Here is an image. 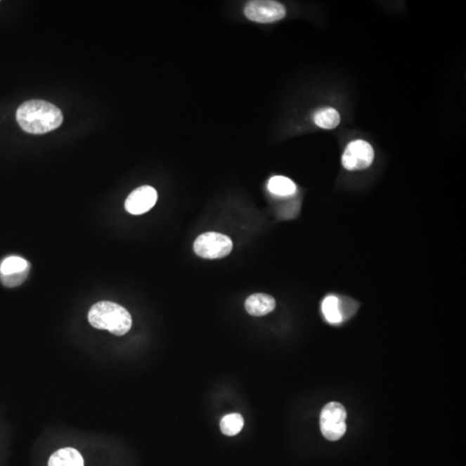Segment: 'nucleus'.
Instances as JSON below:
<instances>
[{"label":"nucleus","instance_id":"1","mask_svg":"<svg viewBox=\"0 0 466 466\" xmlns=\"http://www.w3.org/2000/svg\"><path fill=\"white\" fill-rule=\"evenodd\" d=\"M16 117L22 130L36 135L54 131L63 122L62 111L56 105L41 100L22 103L18 109Z\"/></svg>","mask_w":466,"mask_h":466},{"label":"nucleus","instance_id":"2","mask_svg":"<svg viewBox=\"0 0 466 466\" xmlns=\"http://www.w3.org/2000/svg\"><path fill=\"white\" fill-rule=\"evenodd\" d=\"M89 321L93 328L108 330L112 335L123 336L131 330L130 313L122 306L112 302H100L91 308Z\"/></svg>","mask_w":466,"mask_h":466},{"label":"nucleus","instance_id":"3","mask_svg":"<svg viewBox=\"0 0 466 466\" xmlns=\"http://www.w3.org/2000/svg\"><path fill=\"white\" fill-rule=\"evenodd\" d=\"M347 415L342 404L332 401L325 405L321 414V430L328 441H338L347 432Z\"/></svg>","mask_w":466,"mask_h":466},{"label":"nucleus","instance_id":"4","mask_svg":"<svg viewBox=\"0 0 466 466\" xmlns=\"http://www.w3.org/2000/svg\"><path fill=\"white\" fill-rule=\"evenodd\" d=\"M232 240L218 233H206L196 238L194 250L197 255L203 259H217L229 255L232 252Z\"/></svg>","mask_w":466,"mask_h":466},{"label":"nucleus","instance_id":"5","mask_svg":"<svg viewBox=\"0 0 466 466\" xmlns=\"http://www.w3.org/2000/svg\"><path fill=\"white\" fill-rule=\"evenodd\" d=\"M248 20L261 24H270L283 20L286 15L285 6L271 0H253L245 7Z\"/></svg>","mask_w":466,"mask_h":466},{"label":"nucleus","instance_id":"6","mask_svg":"<svg viewBox=\"0 0 466 466\" xmlns=\"http://www.w3.org/2000/svg\"><path fill=\"white\" fill-rule=\"evenodd\" d=\"M375 153L373 146L365 140H355L348 145L342 155V165L349 171L363 170L373 164Z\"/></svg>","mask_w":466,"mask_h":466},{"label":"nucleus","instance_id":"7","mask_svg":"<svg viewBox=\"0 0 466 466\" xmlns=\"http://www.w3.org/2000/svg\"><path fill=\"white\" fill-rule=\"evenodd\" d=\"M157 202V190L150 186H142L128 196L124 207L128 213L140 215L150 211Z\"/></svg>","mask_w":466,"mask_h":466},{"label":"nucleus","instance_id":"8","mask_svg":"<svg viewBox=\"0 0 466 466\" xmlns=\"http://www.w3.org/2000/svg\"><path fill=\"white\" fill-rule=\"evenodd\" d=\"M275 308V299L270 295L254 294L245 302V309L252 316H266Z\"/></svg>","mask_w":466,"mask_h":466},{"label":"nucleus","instance_id":"9","mask_svg":"<svg viewBox=\"0 0 466 466\" xmlns=\"http://www.w3.org/2000/svg\"><path fill=\"white\" fill-rule=\"evenodd\" d=\"M48 466H84V460L77 449H60L53 453L48 460Z\"/></svg>","mask_w":466,"mask_h":466},{"label":"nucleus","instance_id":"10","mask_svg":"<svg viewBox=\"0 0 466 466\" xmlns=\"http://www.w3.org/2000/svg\"><path fill=\"white\" fill-rule=\"evenodd\" d=\"M313 120L316 126L325 129V130H332V129H335L339 126L340 115L335 108H323L316 113Z\"/></svg>","mask_w":466,"mask_h":466},{"label":"nucleus","instance_id":"11","mask_svg":"<svg viewBox=\"0 0 466 466\" xmlns=\"http://www.w3.org/2000/svg\"><path fill=\"white\" fill-rule=\"evenodd\" d=\"M268 188L272 194L279 196H290L297 192V186L290 178L278 176L268 181Z\"/></svg>","mask_w":466,"mask_h":466},{"label":"nucleus","instance_id":"12","mask_svg":"<svg viewBox=\"0 0 466 466\" xmlns=\"http://www.w3.org/2000/svg\"><path fill=\"white\" fill-rule=\"evenodd\" d=\"M322 312L325 320L331 324H339L342 322L339 308V298L335 295H328L322 302Z\"/></svg>","mask_w":466,"mask_h":466},{"label":"nucleus","instance_id":"13","mask_svg":"<svg viewBox=\"0 0 466 466\" xmlns=\"http://www.w3.org/2000/svg\"><path fill=\"white\" fill-rule=\"evenodd\" d=\"M244 424L243 416L235 413L224 416L221 422V429L227 436H234L243 429Z\"/></svg>","mask_w":466,"mask_h":466},{"label":"nucleus","instance_id":"14","mask_svg":"<svg viewBox=\"0 0 466 466\" xmlns=\"http://www.w3.org/2000/svg\"><path fill=\"white\" fill-rule=\"evenodd\" d=\"M30 264L27 261L20 257H10L4 260L0 265V274L9 275L13 273L24 271Z\"/></svg>","mask_w":466,"mask_h":466},{"label":"nucleus","instance_id":"15","mask_svg":"<svg viewBox=\"0 0 466 466\" xmlns=\"http://www.w3.org/2000/svg\"><path fill=\"white\" fill-rule=\"evenodd\" d=\"M30 268V266L26 268L24 271L13 273V274H0V280H1V283L6 287H13L20 286L25 281V279L27 278Z\"/></svg>","mask_w":466,"mask_h":466},{"label":"nucleus","instance_id":"16","mask_svg":"<svg viewBox=\"0 0 466 466\" xmlns=\"http://www.w3.org/2000/svg\"><path fill=\"white\" fill-rule=\"evenodd\" d=\"M339 298V297H338ZM358 303L347 297L339 298V308L342 321L348 320L358 309Z\"/></svg>","mask_w":466,"mask_h":466}]
</instances>
